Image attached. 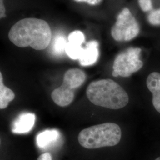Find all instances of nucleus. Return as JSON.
I'll return each instance as SVG.
<instances>
[{"mask_svg":"<svg viewBox=\"0 0 160 160\" xmlns=\"http://www.w3.org/2000/svg\"><path fill=\"white\" fill-rule=\"evenodd\" d=\"M149 23L155 26H160V8L152 10L147 17Z\"/></svg>","mask_w":160,"mask_h":160,"instance_id":"4468645a","label":"nucleus"},{"mask_svg":"<svg viewBox=\"0 0 160 160\" xmlns=\"http://www.w3.org/2000/svg\"><path fill=\"white\" fill-rule=\"evenodd\" d=\"M139 32V24L128 8H123L118 15L116 22L111 29V35L117 42L130 41Z\"/></svg>","mask_w":160,"mask_h":160,"instance_id":"423d86ee","label":"nucleus"},{"mask_svg":"<svg viewBox=\"0 0 160 160\" xmlns=\"http://www.w3.org/2000/svg\"><path fill=\"white\" fill-rule=\"evenodd\" d=\"M139 6L143 12L152 10V4L151 0H138Z\"/></svg>","mask_w":160,"mask_h":160,"instance_id":"2eb2a0df","label":"nucleus"},{"mask_svg":"<svg viewBox=\"0 0 160 160\" xmlns=\"http://www.w3.org/2000/svg\"><path fill=\"white\" fill-rule=\"evenodd\" d=\"M8 38L18 47L30 46L35 50H43L51 42V29L43 20L26 18L12 26L8 33Z\"/></svg>","mask_w":160,"mask_h":160,"instance_id":"f257e3e1","label":"nucleus"},{"mask_svg":"<svg viewBox=\"0 0 160 160\" xmlns=\"http://www.w3.org/2000/svg\"><path fill=\"white\" fill-rule=\"evenodd\" d=\"M85 42V36L80 30H75L69 34L65 53L72 59H79L84 50L82 45Z\"/></svg>","mask_w":160,"mask_h":160,"instance_id":"6e6552de","label":"nucleus"},{"mask_svg":"<svg viewBox=\"0 0 160 160\" xmlns=\"http://www.w3.org/2000/svg\"><path fill=\"white\" fill-rule=\"evenodd\" d=\"M15 98V94L11 89L4 86L3 78L0 73V109H4Z\"/></svg>","mask_w":160,"mask_h":160,"instance_id":"f8f14e48","label":"nucleus"},{"mask_svg":"<svg viewBox=\"0 0 160 160\" xmlns=\"http://www.w3.org/2000/svg\"><path fill=\"white\" fill-rule=\"evenodd\" d=\"M122 130L117 123L106 122L83 129L78 134L80 145L87 149L114 147L120 142Z\"/></svg>","mask_w":160,"mask_h":160,"instance_id":"7ed1b4c3","label":"nucleus"},{"mask_svg":"<svg viewBox=\"0 0 160 160\" xmlns=\"http://www.w3.org/2000/svg\"><path fill=\"white\" fill-rule=\"evenodd\" d=\"M77 1H86L87 2H88L89 4H92V5H94L93 0H77ZM99 1H102V0H99Z\"/></svg>","mask_w":160,"mask_h":160,"instance_id":"a211bd4d","label":"nucleus"},{"mask_svg":"<svg viewBox=\"0 0 160 160\" xmlns=\"http://www.w3.org/2000/svg\"><path fill=\"white\" fill-rule=\"evenodd\" d=\"M141 49L139 48H129L119 53L114 61L112 75L128 77L143 67L140 59Z\"/></svg>","mask_w":160,"mask_h":160,"instance_id":"39448f33","label":"nucleus"},{"mask_svg":"<svg viewBox=\"0 0 160 160\" xmlns=\"http://www.w3.org/2000/svg\"><path fill=\"white\" fill-rule=\"evenodd\" d=\"M65 36L62 33H57L52 40L51 51L54 55L59 56L65 52L67 44Z\"/></svg>","mask_w":160,"mask_h":160,"instance_id":"ddd939ff","label":"nucleus"},{"mask_svg":"<svg viewBox=\"0 0 160 160\" xmlns=\"http://www.w3.org/2000/svg\"><path fill=\"white\" fill-rule=\"evenodd\" d=\"M155 160H160V157H157V158H155Z\"/></svg>","mask_w":160,"mask_h":160,"instance_id":"6ab92c4d","label":"nucleus"},{"mask_svg":"<svg viewBox=\"0 0 160 160\" xmlns=\"http://www.w3.org/2000/svg\"><path fill=\"white\" fill-rule=\"evenodd\" d=\"M86 94L94 105L111 110L123 109L129 102L126 90L117 82L109 78L92 82L87 87Z\"/></svg>","mask_w":160,"mask_h":160,"instance_id":"f03ea898","label":"nucleus"},{"mask_svg":"<svg viewBox=\"0 0 160 160\" xmlns=\"http://www.w3.org/2000/svg\"><path fill=\"white\" fill-rule=\"evenodd\" d=\"M36 116L32 113H24L18 116L12 123V131L14 133L22 134L30 131L33 128Z\"/></svg>","mask_w":160,"mask_h":160,"instance_id":"1a4fd4ad","label":"nucleus"},{"mask_svg":"<svg viewBox=\"0 0 160 160\" xmlns=\"http://www.w3.org/2000/svg\"><path fill=\"white\" fill-rule=\"evenodd\" d=\"M4 0H0V17L2 18L6 17V8L3 3Z\"/></svg>","mask_w":160,"mask_h":160,"instance_id":"dca6fc26","label":"nucleus"},{"mask_svg":"<svg viewBox=\"0 0 160 160\" xmlns=\"http://www.w3.org/2000/svg\"><path fill=\"white\" fill-rule=\"evenodd\" d=\"M86 79V74L81 69H69L64 74L62 84L52 92V99L59 106H68L74 100V90L81 86Z\"/></svg>","mask_w":160,"mask_h":160,"instance_id":"20e7f679","label":"nucleus"},{"mask_svg":"<svg viewBox=\"0 0 160 160\" xmlns=\"http://www.w3.org/2000/svg\"><path fill=\"white\" fill-rule=\"evenodd\" d=\"M59 137V133L56 129L46 130L39 133L36 137V143L41 148H45L54 143Z\"/></svg>","mask_w":160,"mask_h":160,"instance_id":"9b49d317","label":"nucleus"},{"mask_svg":"<svg viewBox=\"0 0 160 160\" xmlns=\"http://www.w3.org/2000/svg\"><path fill=\"white\" fill-rule=\"evenodd\" d=\"M145 88L150 96L152 109L157 114H160V72L154 71L147 76Z\"/></svg>","mask_w":160,"mask_h":160,"instance_id":"0eeeda50","label":"nucleus"},{"mask_svg":"<svg viewBox=\"0 0 160 160\" xmlns=\"http://www.w3.org/2000/svg\"><path fill=\"white\" fill-rule=\"evenodd\" d=\"M37 160H52V157L50 153L46 152L40 155Z\"/></svg>","mask_w":160,"mask_h":160,"instance_id":"f3484780","label":"nucleus"},{"mask_svg":"<svg viewBox=\"0 0 160 160\" xmlns=\"http://www.w3.org/2000/svg\"><path fill=\"white\" fill-rule=\"evenodd\" d=\"M98 43L96 40L88 42L79 59L82 66H90L96 63L98 58Z\"/></svg>","mask_w":160,"mask_h":160,"instance_id":"9d476101","label":"nucleus"}]
</instances>
